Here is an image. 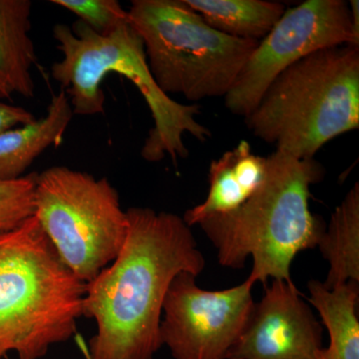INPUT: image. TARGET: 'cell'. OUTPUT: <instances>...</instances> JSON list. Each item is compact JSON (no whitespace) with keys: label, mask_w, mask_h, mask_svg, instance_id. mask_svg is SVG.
Wrapping results in <instances>:
<instances>
[{"label":"cell","mask_w":359,"mask_h":359,"mask_svg":"<svg viewBox=\"0 0 359 359\" xmlns=\"http://www.w3.org/2000/svg\"><path fill=\"white\" fill-rule=\"evenodd\" d=\"M126 240L114 261L86 283L85 318L96 334L87 359H154L162 347L163 304L179 273L199 276L204 255L183 218L149 208L126 211Z\"/></svg>","instance_id":"obj_1"},{"label":"cell","mask_w":359,"mask_h":359,"mask_svg":"<svg viewBox=\"0 0 359 359\" xmlns=\"http://www.w3.org/2000/svg\"><path fill=\"white\" fill-rule=\"evenodd\" d=\"M266 158L264 183L244 205L198 224L217 250L221 266L241 269L252 257L247 280L264 287L269 278L294 283V257L318 248L327 226L309 208L311 186L325 175L320 163L278 151Z\"/></svg>","instance_id":"obj_2"},{"label":"cell","mask_w":359,"mask_h":359,"mask_svg":"<svg viewBox=\"0 0 359 359\" xmlns=\"http://www.w3.org/2000/svg\"><path fill=\"white\" fill-rule=\"evenodd\" d=\"M53 37L62 59L51 66V75L69 99L73 114L104 113L105 94L101 84L111 72L126 77L140 91L154 120L142 147L144 160L156 163L170 156L177 165L179 159L189 156L184 135L190 134L200 142L211 138V131L196 118L199 105L177 102L156 83L143 40L129 21L101 35L78 20L71 27L54 26Z\"/></svg>","instance_id":"obj_3"},{"label":"cell","mask_w":359,"mask_h":359,"mask_svg":"<svg viewBox=\"0 0 359 359\" xmlns=\"http://www.w3.org/2000/svg\"><path fill=\"white\" fill-rule=\"evenodd\" d=\"M85 290L34 216L0 233V359H40L68 341L83 316Z\"/></svg>","instance_id":"obj_4"},{"label":"cell","mask_w":359,"mask_h":359,"mask_svg":"<svg viewBox=\"0 0 359 359\" xmlns=\"http://www.w3.org/2000/svg\"><path fill=\"white\" fill-rule=\"evenodd\" d=\"M276 151L314 159L328 142L359 127V46L313 52L275 78L245 118Z\"/></svg>","instance_id":"obj_5"},{"label":"cell","mask_w":359,"mask_h":359,"mask_svg":"<svg viewBox=\"0 0 359 359\" xmlns=\"http://www.w3.org/2000/svg\"><path fill=\"white\" fill-rule=\"evenodd\" d=\"M127 13L156 83L191 102L226 96L259 44L214 29L185 0H133Z\"/></svg>","instance_id":"obj_6"},{"label":"cell","mask_w":359,"mask_h":359,"mask_svg":"<svg viewBox=\"0 0 359 359\" xmlns=\"http://www.w3.org/2000/svg\"><path fill=\"white\" fill-rule=\"evenodd\" d=\"M34 217L61 261L85 283L114 261L128 230L108 179L65 166L37 174Z\"/></svg>","instance_id":"obj_7"},{"label":"cell","mask_w":359,"mask_h":359,"mask_svg":"<svg viewBox=\"0 0 359 359\" xmlns=\"http://www.w3.org/2000/svg\"><path fill=\"white\" fill-rule=\"evenodd\" d=\"M341 45L359 46L346 1L306 0L287 9L224 97L226 109L247 117L283 70L313 52Z\"/></svg>","instance_id":"obj_8"},{"label":"cell","mask_w":359,"mask_h":359,"mask_svg":"<svg viewBox=\"0 0 359 359\" xmlns=\"http://www.w3.org/2000/svg\"><path fill=\"white\" fill-rule=\"evenodd\" d=\"M197 276L179 273L163 304L160 337L174 359H228L254 309L252 283L201 289Z\"/></svg>","instance_id":"obj_9"},{"label":"cell","mask_w":359,"mask_h":359,"mask_svg":"<svg viewBox=\"0 0 359 359\" xmlns=\"http://www.w3.org/2000/svg\"><path fill=\"white\" fill-rule=\"evenodd\" d=\"M323 325L294 283L273 280L228 359H320Z\"/></svg>","instance_id":"obj_10"},{"label":"cell","mask_w":359,"mask_h":359,"mask_svg":"<svg viewBox=\"0 0 359 359\" xmlns=\"http://www.w3.org/2000/svg\"><path fill=\"white\" fill-rule=\"evenodd\" d=\"M266 167L268 158L255 154L249 142L241 141L212 161L207 198L185 212L184 222L191 228L210 217L238 209L264 183Z\"/></svg>","instance_id":"obj_11"},{"label":"cell","mask_w":359,"mask_h":359,"mask_svg":"<svg viewBox=\"0 0 359 359\" xmlns=\"http://www.w3.org/2000/svg\"><path fill=\"white\" fill-rule=\"evenodd\" d=\"M32 2L0 0V101L32 98V68L37 60L32 32Z\"/></svg>","instance_id":"obj_12"},{"label":"cell","mask_w":359,"mask_h":359,"mask_svg":"<svg viewBox=\"0 0 359 359\" xmlns=\"http://www.w3.org/2000/svg\"><path fill=\"white\" fill-rule=\"evenodd\" d=\"M73 111L65 92L52 96L43 117L18 128L0 133V181H13L23 176L45 150L58 147L71 119Z\"/></svg>","instance_id":"obj_13"},{"label":"cell","mask_w":359,"mask_h":359,"mask_svg":"<svg viewBox=\"0 0 359 359\" xmlns=\"http://www.w3.org/2000/svg\"><path fill=\"white\" fill-rule=\"evenodd\" d=\"M309 304L320 314L330 344L320 359H359V283L327 290L320 280L308 283Z\"/></svg>","instance_id":"obj_14"},{"label":"cell","mask_w":359,"mask_h":359,"mask_svg":"<svg viewBox=\"0 0 359 359\" xmlns=\"http://www.w3.org/2000/svg\"><path fill=\"white\" fill-rule=\"evenodd\" d=\"M330 269L323 283L327 290L359 283V184L356 182L330 217L318 245Z\"/></svg>","instance_id":"obj_15"},{"label":"cell","mask_w":359,"mask_h":359,"mask_svg":"<svg viewBox=\"0 0 359 359\" xmlns=\"http://www.w3.org/2000/svg\"><path fill=\"white\" fill-rule=\"evenodd\" d=\"M214 29L237 39L261 41L287 11L266 0H185Z\"/></svg>","instance_id":"obj_16"},{"label":"cell","mask_w":359,"mask_h":359,"mask_svg":"<svg viewBox=\"0 0 359 359\" xmlns=\"http://www.w3.org/2000/svg\"><path fill=\"white\" fill-rule=\"evenodd\" d=\"M36 173L0 181V233L13 230L34 216Z\"/></svg>","instance_id":"obj_17"},{"label":"cell","mask_w":359,"mask_h":359,"mask_svg":"<svg viewBox=\"0 0 359 359\" xmlns=\"http://www.w3.org/2000/svg\"><path fill=\"white\" fill-rule=\"evenodd\" d=\"M78 16L98 34L106 35L128 21V13L117 0H52Z\"/></svg>","instance_id":"obj_18"},{"label":"cell","mask_w":359,"mask_h":359,"mask_svg":"<svg viewBox=\"0 0 359 359\" xmlns=\"http://www.w3.org/2000/svg\"><path fill=\"white\" fill-rule=\"evenodd\" d=\"M35 120V116L25 108L0 101V133L16 126L29 124Z\"/></svg>","instance_id":"obj_19"},{"label":"cell","mask_w":359,"mask_h":359,"mask_svg":"<svg viewBox=\"0 0 359 359\" xmlns=\"http://www.w3.org/2000/svg\"><path fill=\"white\" fill-rule=\"evenodd\" d=\"M349 9H351V22H353V30L355 34L359 36V2L358 0L349 1Z\"/></svg>","instance_id":"obj_20"}]
</instances>
